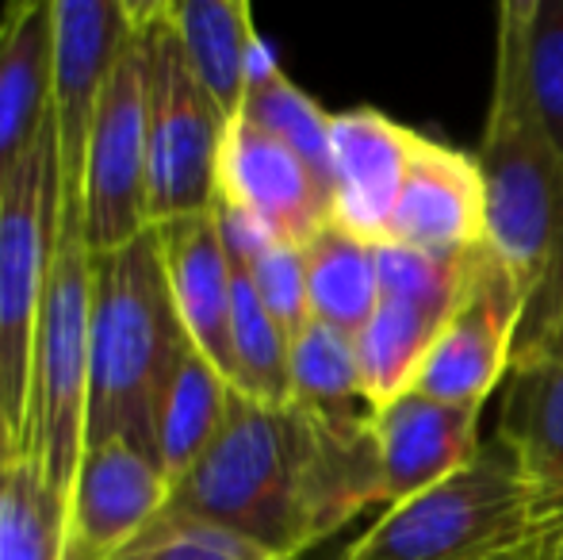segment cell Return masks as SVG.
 I'll return each instance as SVG.
<instances>
[{"instance_id": "1", "label": "cell", "mask_w": 563, "mask_h": 560, "mask_svg": "<svg viewBox=\"0 0 563 560\" xmlns=\"http://www.w3.org/2000/svg\"><path fill=\"white\" fill-rule=\"evenodd\" d=\"M384 503L372 415L265 407L234 392L208 453L169 484L165 518L211 523L299 560Z\"/></svg>"}, {"instance_id": "2", "label": "cell", "mask_w": 563, "mask_h": 560, "mask_svg": "<svg viewBox=\"0 0 563 560\" xmlns=\"http://www.w3.org/2000/svg\"><path fill=\"white\" fill-rule=\"evenodd\" d=\"M475 162L487 188V250L526 299L514 365L552 334L563 311V157L533 112L521 39L498 8L495 85Z\"/></svg>"}, {"instance_id": "3", "label": "cell", "mask_w": 563, "mask_h": 560, "mask_svg": "<svg viewBox=\"0 0 563 560\" xmlns=\"http://www.w3.org/2000/svg\"><path fill=\"white\" fill-rule=\"evenodd\" d=\"M560 541L563 492L495 433L460 472L387 507L338 560H552Z\"/></svg>"}, {"instance_id": "4", "label": "cell", "mask_w": 563, "mask_h": 560, "mask_svg": "<svg viewBox=\"0 0 563 560\" xmlns=\"http://www.w3.org/2000/svg\"><path fill=\"white\" fill-rule=\"evenodd\" d=\"M185 345L157 231L92 257V342L85 449L123 441L157 464V399Z\"/></svg>"}, {"instance_id": "5", "label": "cell", "mask_w": 563, "mask_h": 560, "mask_svg": "<svg viewBox=\"0 0 563 560\" xmlns=\"http://www.w3.org/2000/svg\"><path fill=\"white\" fill-rule=\"evenodd\" d=\"M85 204L62 200L58 246L46 270L43 311L31 361L27 449L51 487L69 503L85 457L92 342V250L85 242Z\"/></svg>"}, {"instance_id": "6", "label": "cell", "mask_w": 563, "mask_h": 560, "mask_svg": "<svg viewBox=\"0 0 563 560\" xmlns=\"http://www.w3.org/2000/svg\"><path fill=\"white\" fill-rule=\"evenodd\" d=\"M62 227V169L54 112L0 193V415L12 449H27L31 361L46 270Z\"/></svg>"}, {"instance_id": "7", "label": "cell", "mask_w": 563, "mask_h": 560, "mask_svg": "<svg viewBox=\"0 0 563 560\" xmlns=\"http://www.w3.org/2000/svg\"><path fill=\"white\" fill-rule=\"evenodd\" d=\"M146 74V180L150 223H177L219 204V157L227 116L196 81L162 0H139Z\"/></svg>"}, {"instance_id": "8", "label": "cell", "mask_w": 563, "mask_h": 560, "mask_svg": "<svg viewBox=\"0 0 563 560\" xmlns=\"http://www.w3.org/2000/svg\"><path fill=\"white\" fill-rule=\"evenodd\" d=\"M85 242L92 257L131 246L150 223L146 180V74H142V23L104 85L97 123L85 154Z\"/></svg>"}, {"instance_id": "9", "label": "cell", "mask_w": 563, "mask_h": 560, "mask_svg": "<svg viewBox=\"0 0 563 560\" xmlns=\"http://www.w3.org/2000/svg\"><path fill=\"white\" fill-rule=\"evenodd\" d=\"M139 0H51V112L62 200H81L85 154L104 85L134 43Z\"/></svg>"}, {"instance_id": "10", "label": "cell", "mask_w": 563, "mask_h": 560, "mask_svg": "<svg viewBox=\"0 0 563 560\" xmlns=\"http://www.w3.org/2000/svg\"><path fill=\"white\" fill-rule=\"evenodd\" d=\"M521 315H526V299H521L518 284L503 270V262L483 246L475 254L464 296L456 299L430 358H426V369L415 384L418 396L483 411L490 392L514 369Z\"/></svg>"}, {"instance_id": "11", "label": "cell", "mask_w": 563, "mask_h": 560, "mask_svg": "<svg viewBox=\"0 0 563 560\" xmlns=\"http://www.w3.org/2000/svg\"><path fill=\"white\" fill-rule=\"evenodd\" d=\"M219 200L253 216L273 239L307 246L334 223L330 185L276 135L234 116L219 157Z\"/></svg>"}, {"instance_id": "12", "label": "cell", "mask_w": 563, "mask_h": 560, "mask_svg": "<svg viewBox=\"0 0 563 560\" xmlns=\"http://www.w3.org/2000/svg\"><path fill=\"white\" fill-rule=\"evenodd\" d=\"M169 503V476L146 453L108 441L85 449L69 492L66 560H119Z\"/></svg>"}, {"instance_id": "13", "label": "cell", "mask_w": 563, "mask_h": 560, "mask_svg": "<svg viewBox=\"0 0 563 560\" xmlns=\"http://www.w3.org/2000/svg\"><path fill=\"white\" fill-rule=\"evenodd\" d=\"M422 131L391 120L379 108H349L330 120V196L334 223L384 246L399 204L410 154Z\"/></svg>"}, {"instance_id": "14", "label": "cell", "mask_w": 563, "mask_h": 560, "mask_svg": "<svg viewBox=\"0 0 563 560\" xmlns=\"http://www.w3.org/2000/svg\"><path fill=\"white\" fill-rule=\"evenodd\" d=\"M387 242L438 257L487 246V188L475 154L418 135Z\"/></svg>"}, {"instance_id": "15", "label": "cell", "mask_w": 563, "mask_h": 560, "mask_svg": "<svg viewBox=\"0 0 563 560\" xmlns=\"http://www.w3.org/2000/svg\"><path fill=\"white\" fill-rule=\"evenodd\" d=\"M479 415L483 411H475V407L438 404V399L418 396V392L372 411L379 495L387 507L464 469L483 446Z\"/></svg>"}, {"instance_id": "16", "label": "cell", "mask_w": 563, "mask_h": 560, "mask_svg": "<svg viewBox=\"0 0 563 560\" xmlns=\"http://www.w3.org/2000/svg\"><path fill=\"white\" fill-rule=\"evenodd\" d=\"M154 231L185 338L234 384V350H230L234 262L227 254L216 208L177 223H162Z\"/></svg>"}, {"instance_id": "17", "label": "cell", "mask_w": 563, "mask_h": 560, "mask_svg": "<svg viewBox=\"0 0 563 560\" xmlns=\"http://www.w3.org/2000/svg\"><path fill=\"white\" fill-rule=\"evenodd\" d=\"M51 120V0L0 12V193Z\"/></svg>"}, {"instance_id": "18", "label": "cell", "mask_w": 563, "mask_h": 560, "mask_svg": "<svg viewBox=\"0 0 563 560\" xmlns=\"http://www.w3.org/2000/svg\"><path fill=\"white\" fill-rule=\"evenodd\" d=\"M162 4L196 81L208 89L219 112L234 120L245 105L253 54L261 46L253 8L245 0H162Z\"/></svg>"}, {"instance_id": "19", "label": "cell", "mask_w": 563, "mask_h": 560, "mask_svg": "<svg viewBox=\"0 0 563 560\" xmlns=\"http://www.w3.org/2000/svg\"><path fill=\"white\" fill-rule=\"evenodd\" d=\"M230 396H234V384L185 338L162 399H157L154 422L157 469L169 476V484L208 453V446L227 422Z\"/></svg>"}, {"instance_id": "20", "label": "cell", "mask_w": 563, "mask_h": 560, "mask_svg": "<svg viewBox=\"0 0 563 560\" xmlns=\"http://www.w3.org/2000/svg\"><path fill=\"white\" fill-rule=\"evenodd\" d=\"M445 319L449 315L426 311V307L402 304V299H379L372 319L356 334L361 388L372 411L415 392Z\"/></svg>"}, {"instance_id": "21", "label": "cell", "mask_w": 563, "mask_h": 560, "mask_svg": "<svg viewBox=\"0 0 563 560\" xmlns=\"http://www.w3.org/2000/svg\"><path fill=\"white\" fill-rule=\"evenodd\" d=\"M303 262L311 319L330 322L356 338L379 304L376 246L330 223L303 246Z\"/></svg>"}, {"instance_id": "22", "label": "cell", "mask_w": 563, "mask_h": 560, "mask_svg": "<svg viewBox=\"0 0 563 560\" xmlns=\"http://www.w3.org/2000/svg\"><path fill=\"white\" fill-rule=\"evenodd\" d=\"M238 116H245L250 123L265 128L268 135L288 142V146L330 185V120H334V116L276 66L273 51H268L265 43L253 54L250 89H245V105Z\"/></svg>"}, {"instance_id": "23", "label": "cell", "mask_w": 563, "mask_h": 560, "mask_svg": "<svg viewBox=\"0 0 563 560\" xmlns=\"http://www.w3.org/2000/svg\"><path fill=\"white\" fill-rule=\"evenodd\" d=\"M498 433L544 484L563 492V361L514 369Z\"/></svg>"}, {"instance_id": "24", "label": "cell", "mask_w": 563, "mask_h": 560, "mask_svg": "<svg viewBox=\"0 0 563 560\" xmlns=\"http://www.w3.org/2000/svg\"><path fill=\"white\" fill-rule=\"evenodd\" d=\"M69 503L27 453L0 464V560H66Z\"/></svg>"}, {"instance_id": "25", "label": "cell", "mask_w": 563, "mask_h": 560, "mask_svg": "<svg viewBox=\"0 0 563 560\" xmlns=\"http://www.w3.org/2000/svg\"><path fill=\"white\" fill-rule=\"evenodd\" d=\"M291 407L334 419L372 415V407L364 404L353 334L311 319L291 338Z\"/></svg>"}, {"instance_id": "26", "label": "cell", "mask_w": 563, "mask_h": 560, "mask_svg": "<svg viewBox=\"0 0 563 560\" xmlns=\"http://www.w3.org/2000/svg\"><path fill=\"white\" fill-rule=\"evenodd\" d=\"M230 350H234V392L265 407L291 404V338L265 311L245 270H234Z\"/></svg>"}, {"instance_id": "27", "label": "cell", "mask_w": 563, "mask_h": 560, "mask_svg": "<svg viewBox=\"0 0 563 560\" xmlns=\"http://www.w3.org/2000/svg\"><path fill=\"white\" fill-rule=\"evenodd\" d=\"M526 62V85L544 135L563 157V0H506Z\"/></svg>"}, {"instance_id": "28", "label": "cell", "mask_w": 563, "mask_h": 560, "mask_svg": "<svg viewBox=\"0 0 563 560\" xmlns=\"http://www.w3.org/2000/svg\"><path fill=\"white\" fill-rule=\"evenodd\" d=\"M479 250H467L460 257H438L426 250L399 246V242H384L376 246L379 299H402V304L426 307V311L452 315Z\"/></svg>"}, {"instance_id": "29", "label": "cell", "mask_w": 563, "mask_h": 560, "mask_svg": "<svg viewBox=\"0 0 563 560\" xmlns=\"http://www.w3.org/2000/svg\"><path fill=\"white\" fill-rule=\"evenodd\" d=\"M119 560H288L257 541L211 523L157 518Z\"/></svg>"}, {"instance_id": "30", "label": "cell", "mask_w": 563, "mask_h": 560, "mask_svg": "<svg viewBox=\"0 0 563 560\" xmlns=\"http://www.w3.org/2000/svg\"><path fill=\"white\" fill-rule=\"evenodd\" d=\"M253 288H257L265 311L276 319V327L288 338H296L299 330L311 322V296H307V262L303 246H291V242H273L265 246L250 265Z\"/></svg>"}, {"instance_id": "31", "label": "cell", "mask_w": 563, "mask_h": 560, "mask_svg": "<svg viewBox=\"0 0 563 560\" xmlns=\"http://www.w3.org/2000/svg\"><path fill=\"white\" fill-rule=\"evenodd\" d=\"M552 361H563V311H560V319H556V327H552V334L544 338L541 345H537L533 353H529L521 365H514V369H529V365H552ZM510 369V373H514Z\"/></svg>"}, {"instance_id": "32", "label": "cell", "mask_w": 563, "mask_h": 560, "mask_svg": "<svg viewBox=\"0 0 563 560\" xmlns=\"http://www.w3.org/2000/svg\"><path fill=\"white\" fill-rule=\"evenodd\" d=\"M8 457H20L12 449V438H8V426H4V415H0V464L8 461Z\"/></svg>"}, {"instance_id": "33", "label": "cell", "mask_w": 563, "mask_h": 560, "mask_svg": "<svg viewBox=\"0 0 563 560\" xmlns=\"http://www.w3.org/2000/svg\"><path fill=\"white\" fill-rule=\"evenodd\" d=\"M552 560H563V541H560V549H556V557H552Z\"/></svg>"}]
</instances>
